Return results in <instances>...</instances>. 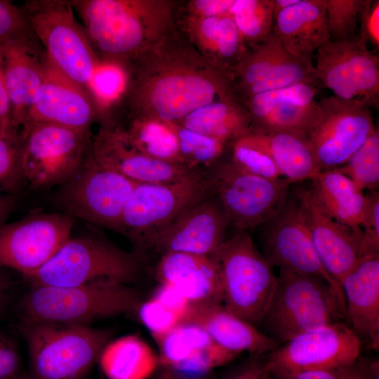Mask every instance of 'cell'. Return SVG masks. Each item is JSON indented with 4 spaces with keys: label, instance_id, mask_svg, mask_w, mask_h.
<instances>
[{
    "label": "cell",
    "instance_id": "f546056e",
    "mask_svg": "<svg viewBox=\"0 0 379 379\" xmlns=\"http://www.w3.org/2000/svg\"><path fill=\"white\" fill-rule=\"evenodd\" d=\"M272 32L290 54L312 59L330 40L326 0H299L279 11L274 15Z\"/></svg>",
    "mask_w": 379,
    "mask_h": 379
},
{
    "label": "cell",
    "instance_id": "d590c367",
    "mask_svg": "<svg viewBox=\"0 0 379 379\" xmlns=\"http://www.w3.org/2000/svg\"><path fill=\"white\" fill-rule=\"evenodd\" d=\"M229 12L248 48L264 41L272 31L273 0H232Z\"/></svg>",
    "mask_w": 379,
    "mask_h": 379
},
{
    "label": "cell",
    "instance_id": "7402d4cb",
    "mask_svg": "<svg viewBox=\"0 0 379 379\" xmlns=\"http://www.w3.org/2000/svg\"><path fill=\"white\" fill-rule=\"evenodd\" d=\"M46 56L32 29L0 44V64L11 103V126L18 132L42 86Z\"/></svg>",
    "mask_w": 379,
    "mask_h": 379
},
{
    "label": "cell",
    "instance_id": "4316f807",
    "mask_svg": "<svg viewBox=\"0 0 379 379\" xmlns=\"http://www.w3.org/2000/svg\"><path fill=\"white\" fill-rule=\"evenodd\" d=\"M344 322L363 344L379 347V256L359 260L340 282Z\"/></svg>",
    "mask_w": 379,
    "mask_h": 379
},
{
    "label": "cell",
    "instance_id": "8fae6325",
    "mask_svg": "<svg viewBox=\"0 0 379 379\" xmlns=\"http://www.w3.org/2000/svg\"><path fill=\"white\" fill-rule=\"evenodd\" d=\"M234 232L259 227L285 204L291 190L285 178L266 179L222 159L206 169Z\"/></svg>",
    "mask_w": 379,
    "mask_h": 379
},
{
    "label": "cell",
    "instance_id": "f35d334b",
    "mask_svg": "<svg viewBox=\"0 0 379 379\" xmlns=\"http://www.w3.org/2000/svg\"><path fill=\"white\" fill-rule=\"evenodd\" d=\"M365 0H326L328 30L331 41L357 35V22Z\"/></svg>",
    "mask_w": 379,
    "mask_h": 379
},
{
    "label": "cell",
    "instance_id": "ab89813d",
    "mask_svg": "<svg viewBox=\"0 0 379 379\" xmlns=\"http://www.w3.org/2000/svg\"><path fill=\"white\" fill-rule=\"evenodd\" d=\"M23 182L19 132L12 129L0 133V190L14 192Z\"/></svg>",
    "mask_w": 379,
    "mask_h": 379
},
{
    "label": "cell",
    "instance_id": "7a4b0ae2",
    "mask_svg": "<svg viewBox=\"0 0 379 379\" xmlns=\"http://www.w3.org/2000/svg\"><path fill=\"white\" fill-rule=\"evenodd\" d=\"M102 65L122 69L175 28L174 0H69Z\"/></svg>",
    "mask_w": 379,
    "mask_h": 379
},
{
    "label": "cell",
    "instance_id": "484cf974",
    "mask_svg": "<svg viewBox=\"0 0 379 379\" xmlns=\"http://www.w3.org/2000/svg\"><path fill=\"white\" fill-rule=\"evenodd\" d=\"M320 86L318 83H300L246 100L243 105L250 116L251 128L305 134L317 109L315 97Z\"/></svg>",
    "mask_w": 379,
    "mask_h": 379
},
{
    "label": "cell",
    "instance_id": "5b68a950",
    "mask_svg": "<svg viewBox=\"0 0 379 379\" xmlns=\"http://www.w3.org/2000/svg\"><path fill=\"white\" fill-rule=\"evenodd\" d=\"M142 302L128 284L102 281L75 286H31L20 302L22 319L88 325L121 314H136Z\"/></svg>",
    "mask_w": 379,
    "mask_h": 379
},
{
    "label": "cell",
    "instance_id": "4dcf8cb0",
    "mask_svg": "<svg viewBox=\"0 0 379 379\" xmlns=\"http://www.w3.org/2000/svg\"><path fill=\"white\" fill-rule=\"evenodd\" d=\"M240 137L265 153L290 183L310 180L321 171L304 133L251 128Z\"/></svg>",
    "mask_w": 379,
    "mask_h": 379
},
{
    "label": "cell",
    "instance_id": "e0dca14e",
    "mask_svg": "<svg viewBox=\"0 0 379 379\" xmlns=\"http://www.w3.org/2000/svg\"><path fill=\"white\" fill-rule=\"evenodd\" d=\"M259 227L262 254L272 267L320 278L344 297L340 286L327 272L317 255L293 190L282 208Z\"/></svg>",
    "mask_w": 379,
    "mask_h": 379
},
{
    "label": "cell",
    "instance_id": "ee69618b",
    "mask_svg": "<svg viewBox=\"0 0 379 379\" xmlns=\"http://www.w3.org/2000/svg\"><path fill=\"white\" fill-rule=\"evenodd\" d=\"M31 29L20 6L0 0V44Z\"/></svg>",
    "mask_w": 379,
    "mask_h": 379
},
{
    "label": "cell",
    "instance_id": "f6af8a7d",
    "mask_svg": "<svg viewBox=\"0 0 379 379\" xmlns=\"http://www.w3.org/2000/svg\"><path fill=\"white\" fill-rule=\"evenodd\" d=\"M24 375L18 347L0 331V379H20Z\"/></svg>",
    "mask_w": 379,
    "mask_h": 379
},
{
    "label": "cell",
    "instance_id": "ac0fdd59",
    "mask_svg": "<svg viewBox=\"0 0 379 379\" xmlns=\"http://www.w3.org/2000/svg\"><path fill=\"white\" fill-rule=\"evenodd\" d=\"M229 77L242 105L261 93L300 83L319 84L312 59L290 54L272 31L264 41L248 48Z\"/></svg>",
    "mask_w": 379,
    "mask_h": 379
},
{
    "label": "cell",
    "instance_id": "11a10c76",
    "mask_svg": "<svg viewBox=\"0 0 379 379\" xmlns=\"http://www.w3.org/2000/svg\"><path fill=\"white\" fill-rule=\"evenodd\" d=\"M100 379H104L103 377H102V375L100 376Z\"/></svg>",
    "mask_w": 379,
    "mask_h": 379
},
{
    "label": "cell",
    "instance_id": "b9f144b4",
    "mask_svg": "<svg viewBox=\"0 0 379 379\" xmlns=\"http://www.w3.org/2000/svg\"><path fill=\"white\" fill-rule=\"evenodd\" d=\"M363 235L360 243L359 260L379 256V193L371 191L366 195L361 218Z\"/></svg>",
    "mask_w": 379,
    "mask_h": 379
},
{
    "label": "cell",
    "instance_id": "60d3db41",
    "mask_svg": "<svg viewBox=\"0 0 379 379\" xmlns=\"http://www.w3.org/2000/svg\"><path fill=\"white\" fill-rule=\"evenodd\" d=\"M230 149V159L239 169L266 179L281 178V175L272 160L241 137L231 144Z\"/></svg>",
    "mask_w": 379,
    "mask_h": 379
},
{
    "label": "cell",
    "instance_id": "7dc6e473",
    "mask_svg": "<svg viewBox=\"0 0 379 379\" xmlns=\"http://www.w3.org/2000/svg\"><path fill=\"white\" fill-rule=\"evenodd\" d=\"M265 355L250 354L220 379H275L267 368Z\"/></svg>",
    "mask_w": 379,
    "mask_h": 379
},
{
    "label": "cell",
    "instance_id": "2e32d148",
    "mask_svg": "<svg viewBox=\"0 0 379 379\" xmlns=\"http://www.w3.org/2000/svg\"><path fill=\"white\" fill-rule=\"evenodd\" d=\"M375 129L369 108L331 95L318 101L305 135L322 171L345 164Z\"/></svg>",
    "mask_w": 379,
    "mask_h": 379
},
{
    "label": "cell",
    "instance_id": "8992f818",
    "mask_svg": "<svg viewBox=\"0 0 379 379\" xmlns=\"http://www.w3.org/2000/svg\"><path fill=\"white\" fill-rule=\"evenodd\" d=\"M141 256L98 237H70L47 262L23 276L31 286H75L102 281L129 284L142 271Z\"/></svg>",
    "mask_w": 379,
    "mask_h": 379
},
{
    "label": "cell",
    "instance_id": "8d00e7d4",
    "mask_svg": "<svg viewBox=\"0 0 379 379\" xmlns=\"http://www.w3.org/2000/svg\"><path fill=\"white\" fill-rule=\"evenodd\" d=\"M348 177L363 192L377 191L379 186V133L378 128L343 165L333 168Z\"/></svg>",
    "mask_w": 379,
    "mask_h": 379
},
{
    "label": "cell",
    "instance_id": "603a6c76",
    "mask_svg": "<svg viewBox=\"0 0 379 379\" xmlns=\"http://www.w3.org/2000/svg\"><path fill=\"white\" fill-rule=\"evenodd\" d=\"M91 155L101 166L140 184L173 182L199 171L154 159L136 147L120 127L99 126L93 133Z\"/></svg>",
    "mask_w": 379,
    "mask_h": 379
},
{
    "label": "cell",
    "instance_id": "f5cc1de1",
    "mask_svg": "<svg viewBox=\"0 0 379 379\" xmlns=\"http://www.w3.org/2000/svg\"><path fill=\"white\" fill-rule=\"evenodd\" d=\"M6 293V286L4 283L0 280V308L4 302Z\"/></svg>",
    "mask_w": 379,
    "mask_h": 379
},
{
    "label": "cell",
    "instance_id": "e575fe53",
    "mask_svg": "<svg viewBox=\"0 0 379 379\" xmlns=\"http://www.w3.org/2000/svg\"><path fill=\"white\" fill-rule=\"evenodd\" d=\"M188 305V301L174 288L161 284L151 299L141 302L136 314L154 335L179 324Z\"/></svg>",
    "mask_w": 379,
    "mask_h": 379
},
{
    "label": "cell",
    "instance_id": "9a60e30c",
    "mask_svg": "<svg viewBox=\"0 0 379 379\" xmlns=\"http://www.w3.org/2000/svg\"><path fill=\"white\" fill-rule=\"evenodd\" d=\"M362 343L344 321L301 333L265 355L274 378L289 379L308 371L352 364L360 356Z\"/></svg>",
    "mask_w": 379,
    "mask_h": 379
},
{
    "label": "cell",
    "instance_id": "1f68e13d",
    "mask_svg": "<svg viewBox=\"0 0 379 379\" xmlns=\"http://www.w3.org/2000/svg\"><path fill=\"white\" fill-rule=\"evenodd\" d=\"M310 181L313 196L325 213L362 236L361 224L366 203L363 192L348 177L334 169L320 171Z\"/></svg>",
    "mask_w": 379,
    "mask_h": 379
},
{
    "label": "cell",
    "instance_id": "d6986e66",
    "mask_svg": "<svg viewBox=\"0 0 379 379\" xmlns=\"http://www.w3.org/2000/svg\"><path fill=\"white\" fill-rule=\"evenodd\" d=\"M72 218L64 213H38L0 228V266L22 275L47 262L71 237Z\"/></svg>",
    "mask_w": 379,
    "mask_h": 379
},
{
    "label": "cell",
    "instance_id": "5bb4252c",
    "mask_svg": "<svg viewBox=\"0 0 379 379\" xmlns=\"http://www.w3.org/2000/svg\"><path fill=\"white\" fill-rule=\"evenodd\" d=\"M315 77L335 97L371 107L379 103V56L357 34L328 40L316 51Z\"/></svg>",
    "mask_w": 379,
    "mask_h": 379
},
{
    "label": "cell",
    "instance_id": "3957f363",
    "mask_svg": "<svg viewBox=\"0 0 379 379\" xmlns=\"http://www.w3.org/2000/svg\"><path fill=\"white\" fill-rule=\"evenodd\" d=\"M344 297L324 280L279 269L258 328L279 345L324 326L344 321Z\"/></svg>",
    "mask_w": 379,
    "mask_h": 379
},
{
    "label": "cell",
    "instance_id": "681fc988",
    "mask_svg": "<svg viewBox=\"0 0 379 379\" xmlns=\"http://www.w3.org/2000/svg\"><path fill=\"white\" fill-rule=\"evenodd\" d=\"M157 379H208L205 376L202 377H190L178 373L170 369L161 368V371L158 375Z\"/></svg>",
    "mask_w": 379,
    "mask_h": 379
},
{
    "label": "cell",
    "instance_id": "7bdbcfd3",
    "mask_svg": "<svg viewBox=\"0 0 379 379\" xmlns=\"http://www.w3.org/2000/svg\"><path fill=\"white\" fill-rule=\"evenodd\" d=\"M289 379H379V361L359 357L348 365L304 372Z\"/></svg>",
    "mask_w": 379,
    "mask_h": 379
},
{
    "label": "cell",
    "instance_id": "4fadbf2b",
    "mask_svg": "<svg viewBox=\"0 0 379 379\" xmlns=\"http://www.w3.org/2000/svg\"><path fill=\"white\" fill-rule=\"evenodd\" d=\"M138 183L97 163L91 152L80 168L60 185L65 214L119 232L126 204Z\"/></svg>",
    "mask_w": 379,
    "mask_h": 379
},
{
    "label": "cell",
    "instance_id": "277c9868",
    "mask_svg": "<svg viewBox=\"0 0 379 379\" xmlns=\"http://www.w3.org/2000/svg\"><path fill=\"white\" fill-rule=\"evenodd\" d=\"M33 379H83L110 341L109 329L88 325L21 319Z\"/></svg>",
    "mask_w": 379,
    "mask_h": 379
},
{
    "label": "cell",
    "instance_id": "f1b7e54d",
    "mask_svg": "<svg viewBox=\"0 0 379 379\" xmlns=\"http://www.w3.org/2000/svg\"><path fill=\"white\" fill-rule=\"evenodd\" d=\"M156 274L160 284L174 288L190 304H222L220 272L211 256L167 253L161 255Z\"/></svg>",
    "mask_w": 379,
    "mask_h": 379
},
{
    "label": "cell",
    "instance_id": "816d5d0a",
    "mask_svg": "<svg viewBox=\"0 0 379 379\" xmlns=\"http://www.w3.org/2000/svg\"><path fill=\"white\" fill-rule=\"evenodd\" d=\"M299 0H273L274 15L279 11L297 4Z\"/></svg>",
    "mask_w": 379,
    "mask_h": 379
},
{
    "label": "cell",
    "instance_id": "52a82bcc",
    "mask_svg": "<svg viewBox=\"0 0 379 379\" xmlns=\"http://www.w3.org/2000/svg\"><path fill=\"white\" fill-rule=\"evenodd\" d=\"M210 256L220 272L222 305L258 328L277 281L272 267L246 231L234 232Z\"/></svg>",
    "mask_w": 379,
    "mask_h": 379
},
{
    "label": "cell",
    "instance_id": "9c48e42d",
    "mask_svg": "<svg viewBox=\"0 0 379 379\" xmlns=\"http://www.w3.org/2000/svg\"><path fill=\"white\" fill-rule=\"evenodd\" d=\"M213 194L206 170L173 182L138 183L124 208L119 232L142 254L181 212Z\"/></svg>",
    "mask_w": 379,
    "mask_h": 379
},
{
    "label": "cell",
    "instance_id": "ffe728a7",
    "mask_svg": "<svg viewBox=\"0 0 379 379\" xmlns=\"http://www.w3.org/2000/svg\"><path fill=\"white\" fill-rule=\"evenodd\" d=\"M99 112L91 91L62 72L46 53L44 81L23 126L45 123L91 133Z\"/></svg>",
    "mask_w": 379,
    "mask_h": 379
},
{
    "label": "cell",
    "instance_id": "c3c4849f",
    "mask_svg": "<svg viewBox=\"0 0 379 379\" xmlns=\"http://www.w3.org/2000/svg\"><path fill=\"white\" fill-rule=\"evenodd\" d=\"M12 129L11 103L0 64V133Z\"/></svg>",
    "mask_w": 379,
    "mask_h": 379
},
{
    "label": "cell",
    "instance_id": "d6a6232c",
    "mask_svg": "<svg viewBox=\"0 0 379 379\" xmlns=\"http://www.w3.org/2000/svg\"><path fill=\"white\" fill-rule=\"evenodd\" d=\"M98 362L108 379H147L160 366L158 354L133 334L109 341Z\"/></svg>",
    "mask_w": 379,
    "mask_h": 379
},
{
    "label": "cell",
    "instance_id": "f907efd6",
    "mask_svg": "<svg viewBox=\"0 0 379 379\" xmlns=\"http://www.w3.org/2000/svg\"><path fill=\"white\" fill-rule=\"evenodd\" d=\"M13 206V200L8 197L0 195V228L2 227V223L7 218Z\"/></svg>",
    "mask_w": 379,
    "mask_h": 379
},
{
    "label": "cell",
    "instance_id": "74e56055",
    "mask_svg": "<svg viewBox=\"0 0 379 379\" xmlns=\"http://www.w3.org/2000/svg\"><path fill=\"white\" fill-rule=\"evenodd\" d=\"M178 139L183 164L192 170L206 169L221 160L230 145L182 128L172 127Z\"/></svg>",
    "mask_w": 379,
    "mask_h": 379
},
{
    "label": "cell",
    "instance_id": "44dd1931",
    "mask_svg": "<svg viewBox=\"0 0 379 379\" xmlns=\"http://www.w3.org/2000/svg\"><path fill=\"white\" fill-rule=\"evenodd\" d=\"M229 227L225 209L213 194L181 212L156 237L149 250L161 255L178 252L210 256L227 239Z\"/></svg>",
    "mask_w": 379,
    "mask_h": 379
},
{
    "label": "cell",
    "instance_id": "cb8c5ba5",
    "mask_svg": "<svg viewBox=\"0 0 379 379\" xmlns=\"http://www.w3.org/2000/svg\"><path fill=\"white\" fill-rule=\"evenodd\" d=\"M293 191L298 198L323 266L340 286L343 277L359 260L362 236L327 215L317 202L310 187H296Z\"/></svg>",
    "mask_w": 379,
    "mask_h": 379
},
{
    "label": "cell",
    "instance_id": "6da1fadb",
    "mask_svg": "<svg viewBox=\"0 0 379 379\" xmlns=\"http://www.w3.org/2000/svg\"><path fill=\"white\" fill-rule=\"evenodd\" d=\"M110 114L159 120L230 145L251 127L230 77L211 65L175 28L123 69Z\"/></svg>",
    "mask_w": 379,
    "mask_h": 379
},
{
    "label": "cell",
    "instance_id": "83f0119b",
    "mask_svg": "<svg viewBox=\"0 0 379 379\" xmlns=\"http://www.w3.org/2000/svg\"><path fill=\"white\" fill-rule=\"evenodd\" d=\"M180 322L201 328L218 345L238 355L267 354L279 345L222 304L189 303Z\"/></svg>",
    "mask_w": 379,
    "mask_h": 379
},
{
    "label": "cell",
    "instance_id": "30bf717a",
    "mask_svg": "<svg viewBox=\"0 0 379 379\" xmlns=\"http://www.w3.org/2000/svg\"><path fill=\"white\" fill-rule=\"evenodd\" d=\"M92 135L51 124L24 125L19 137L25 182L36 190L64 184L89 156Z\"/></svg>",
    "mask_w": 379,
    "mask_h": 379
},
{
    "label": "cell",
    "instance_id": "d4e9b609",
    "mask_svg": "<svg viewBox=\"0 0 379 379\" xmlns=\"http://www.w3.org/2000/svg\"><path fill=\"white\" fill-rule=\"evenodd\" d=\"M152 337L161 368L186 376H204L238 356L218 345L201 328L190 323L180 322Z\"/></svg>",
    "mask_w": 379,
    "mask_h": 379
},
{
    "label": "cell",
    "instance_id": "db71d44e",
    "mask_svg": "<svg viewBox=\"0 0 379 379\" xmlns=\"http://www.w3.org/2000/svg\"><path fill=\"white\" fill-rule=\"evenodd\" d=\"M20 379H33L29 375L25 374Z\"/></svg>",
    "mask_w": 379,
    "mask_h": 379
},
{
    "label": "cell",
    "instance_id": "ba28073f",
    "mask_svg": "<svg viewBox=\"0 0 379 379\" xmlns=\"http://www.w3.org/2000/svg\"><path fill=\"white\" fill-rule=\"evenodd\" d=\"M20 7L51 62L92 93L102 65L69 0H27Z\"/></svg>",
    "mask_w": 379,
    "mask_h": 379
},
{
    "label": "cell",
    "instance_id": "836d02e7",
    "mask_svg": "<svg viewBox=\"0 0 379 379\" xmlns=\"http://www.w3.org/2000/svg\"><path fill=\"white\" fill-rule=\"evenodd\" d=\"M126 119L125 126H117L126 133L133 145L140 151L154 159L185 166L177 135L171 126L152 119Z\"/></svg>",
    "mask_w": 379,
    "mask_h": 379
},
{
    "label": "cell",
    "instance_id": "bcb514c9",
    "mask_svg": "<svg viewBox=\"0 0 379 379\" xmlns=\"http://www.w3.org/2000/svg\"><path fill=\"white\" fill-rule=\"evenodd\" d=\"M358 35L367 44L379 47V1L365 0L359 13Z\"/></svg>",
    "mask_w": 379,
    "mask_h": 379
},
{
    "label": "cell",
    "instance_id": "7c38bea8",
    "mask_svg": "<svg viewBox=\"0 0 379 379\" xmlns=\"http://www.w3.org/2000/svg\"><path fill=\"white\" fill-rule=\"evenodd\" d=\"M232 0L178 1L175 26L211 65L230 76L248 48L229 8Z\"/></svg>",
    "mask_w": 379,
    "mask_h": 379
}]
</instances>
